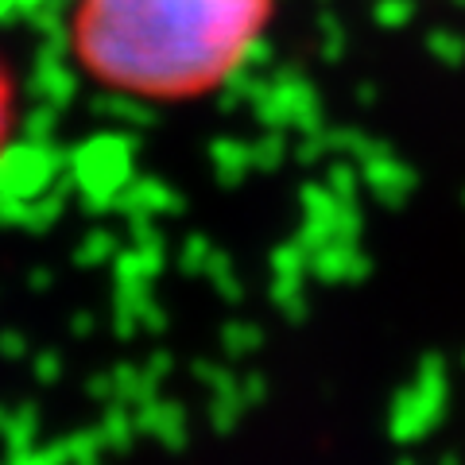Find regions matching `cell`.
Listing matches in <instances>:
<instances>
[{"label":"cell","mask_w":465,"mask_h":465,"mask_svg":"<svg viewBox=\"0 0 465 465\" xmlns=\"http://www.w3.org/2000/svg\"><path fill=\"white\" fill-rule=\"evenodd\" d=\"M280 0H70L78 74L143 105L202 101L241 74Z\"/></svg>","instance_id":"1"},{"label":"cell","mask_w":465,"mask_h":465,"mask_svg":"<svg viewBox=\"0 0 465 465\" xmlns=\"http://www.w3.org/2000/svg\"><path fill=\"white\" fill-rule=\"evenodd\" d=\"M12 133H16V78H12L8 58L0 54V163L8 155Z\"/></svg>","instance_id":"2"}]
</instances>
